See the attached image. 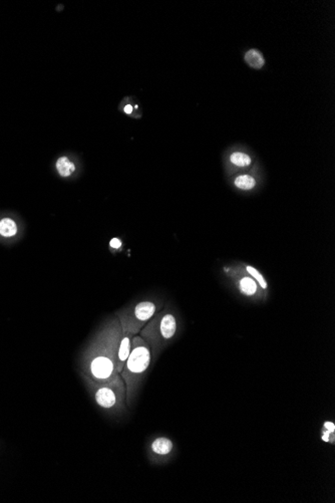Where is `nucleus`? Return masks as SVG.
<instances>
[{
    "mask_svg": "<svg viewBox=\"0 0 335 503\" xmlns=\"http://www.w3.org/2000/svg\"><path fill=\"white\" fill-rule=\"evenodd\" d=\"M181 324L180 316L175 307L165 305L139 331L138 335L147 342L151 349L153 362L176 340L181 330Z\"/></svg>",
    "mask_w": 335,
    "mask_h": 503,
    "instance_id": "f03ea898",
    "label": "nucleus"
},
{
    "mask_svg": "<svg viewBox=\"0 0 335 503\" xmlns=\"http://www.w3.org/2000/svg\"><path fill=\"white\" fill-rule=\"evenodd\" d=\"M334 431H335V425L331 421H326L323 424L322 432H321V439L330 444H334L335 437H334Z\"/></svg>",
    "mask_w": 335,
    "mask_h": 503,
    "instance_id": "2eb2a0df",
    "label": "nucleus"
},
{
    "mask_svg": "<svg viewBox=\"0 0 335 503\" xmlns=\"http://www.w3.org/2000/svg\"><path fill=\"white\" fill-rule=\"evenodd\" d=\"M174 443L168 437H157L151 441L149 445V456L152 462L158 461L160 463L162 460H168L174 452Z\"/></svg>",
    "mask_w": 335,
    "mask_h": 503,
    "instance_id": "0eeeda50",
    "label": "nucleus"
},
{
    "mask_svg": "<svg viewBox=\"0 0 335 503\" xmlns=\"http://www.w3.org/2000/svg\"><path fill=\"white\" fill-rule=\"evenodd\" d=\"M96 404L111 417H122L128 411L126 385L120 374L106 382H96L80 375Z\"/></svg>",
    "mask_w": 335,
    "mask_h": 503,
    "instance_id": "20e7f679",
    "label": "nucleus"
},
{
    "mask_svg": "<svg viewBox=\"0 0 335 503\" xmlns=\"http://www.w3.org/2000/svg\"><path fill=\"white\" fill-rule=\"evenodd\" d=\"M234 186L242 191H250L257 186L256 178L249 173L240 174L233 180Z\"/></svg>",
    "mask_w": 335,
    "mask_h": 503,
    "instance_id": "9d476101",
    "label": "nucleus"
},
{
    "mask_svg": "<svg viewBox=\"0 0 335 503\" xmlns=\"http://www.w3.org/2000/svg\"><path fill=\"white\" fill-rule=\"evenodd\" d=\"M246 63L253 69H261L264 66V59L262 54L255 49L249 50L245 55Z\"/></svg>",
    "mask_w": 335,
    "mask_h": 503,
    "instance_id": "4468645a",
    "label": "nucleus"
},
{
    "mask_svg": "<svg viewBox=\"0 0 335 503\" xmlns=\"http://www.w3.org/2000/svg\"><path fill=\"white\" fill-rule=\"evenodd\" d=\"M152 364L153 359L149 345L138 334L134 335L131 354L120 374L126 385L128 408L134 407Z\"/></svg>",
    "mask_w": 335,
    "mask_h": 503,
    "instance_id": "7ed1b4c3",
    "label": "nucleus"
},
{
    "mask_svg": "<svg viewBox=\"0 0 335 503\" xmlns=\"http://www.w3.org/2000/svg\"><path fill=\"white\" fill-rule=\"evenodd\" d=\"M57 170L62 177H69L75 171V166L67 157H61L57 161Z\"/></svg>",
    "mask_w": 335,
    "mask_h": 503,
    "instance_id": "ddd939ff",
    "label": "nucleus"
},
{
    "mask_svg": "<svg viewBox=\"0 0 335 503\" xmlns=\"http://www.w3.org/2000/svg\"><path fill=\"white\" fill-rule=\"evenodd\" d=\"M223 271L241 295L257 302L267 300L269 292L262 289L255 279L243 270L240 262L225 266Z\"/></svg>",
    "mask_w": 335,
    "mask_h": 503,
    "instance_id": "423d86ee",
    "label": "nucleus"
},
{
    "mask_svg": "<svg viewBox=\"0 0 335 503\" xmlns=\"http://www.w3.org/2000/svg\"><path fill=\"white\" fill-rule=\"evenodd\" d=\"M229 162L232 167L237 169H246L252 165V158L247 153L241 151H235L229 156Z\"/></svg>",
    "mask_w": 335,
    "mask_h": 503,
    "instance_id": "1a4fd4ad",
    "label": "nucleus"
},
{
    "mask_svg": "<svg viewBox=\"0 0 335 503\" xmlns=\"http://www.w3.org/2000/svg\"><path fill=\"white\" fill-rule=\"evenodd\" d=\"M134 335L130 332H123L122 331V338L118 349L117 354V360H116V371L118 374H121L123 371V368L126 364V361L131 354L132 351V341H133Z\"/></svg>",
    "mask_w": 335,
    "mask_h": 503,
    "instance_id": "6e6552de",
    "label": "nucleus"
},
{
    "mask_svg": "<svg viewBox=\"0 0 335 503\" xmlns=\"http://www.w3.org/2000/svg\"><path fill=\"white\" fill-rule=\"evenodd\" d=\"M18 233L16 222L11 218H2L0 220V236L3 238H12Z\"/></svg>",
    "mask_w": 335,
    "mask_h": 503,
    "instance_id": "9b49d317",
    "label": "nucleus"
},
{
    "mask_svg": "<svg viewBox=\"0 0 335 503\" xmlns=\"http://www.w3.org/2000/svg\"><path fill=\"white\" fill-rule=\"evenodd\" d=\"M240 265L244 271H246L250 276H252L255 279L262 289L268 291V283L266 281L265 276L261 273V271L258 268H256L255 266L251 265V264L245 263V262H240Z\"/></svg>",
    "mask_w": 335,
    "mask_h": 503,
    "instance_id": "f8f14e48",
    "label": "nucleus"
},
{
    "mask_svg": "<svg viewBox=\"0 0 335 503\" xmlns=\"http://www.w3.org/2000/svg\"><path fill=\"white\" fill-rule=\"evenodd\" d=\"M124 109H125V113H126V114H132V111H133V107H132L131 105H128V106H126V107H125V108H124Z\"/></svg>",
    "mask_w": 335,
    "mask_h": 503,
    "instance_id": "dca6fc26",
    "label": "nucleus"
},
{
    "mask_svg": "<svg viewBox=\"0 0 335 503\" xmlns=\"http://www.w3.org/2000/svg\"><path fill=\"white\" fill-rule=\"evenodd\" d=\"M166 301L160 296H149L143 299L129 303L123 309L117 311L115 316L118 318L123 332H130L136 335L143 327L164 309Z\"/></svg>",
    "mask_w": 335,
    "mask_h": 503,
    "instance_id": "39448f33",
    "label": "nucleus"
},
{
    "mask_svg": "<svg viewBox=\"0 0 335 503\" xmlns=\"http://www.w3.org/2000/svg\"><path fill=\"white\" fill-rule=\"evenodd\" d=\"M122 338L118 318H107L94 332L80 354V375L96 382H106L115 377L116 360Z\"/></svg>",
    "mask_w": 335,
    "mask_h": 503,
    "instance_id": "f257e3e1",
    "label": "nucleus"
}]
</instances>
